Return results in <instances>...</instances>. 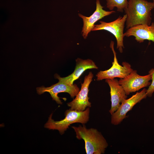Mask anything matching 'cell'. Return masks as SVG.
<instances>
[{
  "label": "cell",
  "instance_id": "obj_1",
  "mask_svg": "<svg viewBox=\"0 0 154 154\" xmlns=\"http://www.w3.org/2000/svg\"><path fill=\"white\" fill-rule=\"evenodd\" d=\"M154 8V3L145 0H128L124 11L127 15L126 27L127 29L135 25H150L151 22V10Z\"/></svg>",
  "mask_w": 154,
  "mask_h": 154
},
{
  "label": "cell",
  "instance_id": "obj_2",
  "mask_svg": "<svg viewBox=\"0 0 154 154\" xmlns=\"http://www.w3.org/2000/svg\"><path fill=\"white\" fill-rule=\"evenodd\" d=\"M72 127L76 133V137L84 141L86 154L104 153L108 145L100 132L96 129H87L84 125Z\"/></svg>",
  "mask_w": 154,
  "mask_h": 154
},
{
  "label": "cell",
  "instance_id": "obj_3",
  "mask_svg": "<svg viewBox=\"0 0 154 154\" xmlns=\"http://www.w3.org/2000/svg\"><path fill=\"white\" fill-rule=\"evenodd\" d=\"M89 113L90 109L88 107L82 111L70 109L65 112V117L59 121H55L53 119L52 114L44 127L49 129L57 130L62 135L72 124L76 123H80L83 124L86 123L89 121Z\"/></svg>",
  "mask_w": 154,
  "mask_h": 154
},
{
  "label": "cell",
  "instance_id": "obj_4",
  "mask_svg": "<svg viewBox=\"0 0 154 154\" xmlns=\"http://www.w3.org/2000/svg\"><path fill=\"white\" fill-rule=\"evenodd\" d=\"M114 41H111L110 45V47L114 55L112 66L108 70L100 71L98 72L96 75L97 80L113 79L116 78H123L133 70L131 68V65L127 62H123L122 65L119 64L117 58L116 53L114 48Z\"/></svg>",
  "mask_w": 154,
  "mask_h": 154
},
{
  "label": "cell",
  "instance_id": "obj_5",
  "mask_svg": "<svg viewBox=\"0 0 154 154\" xmlns=\"http://www.w3.org/2000/svg\"><path fill=\"white\" fill-rule=\"evenodd\" d=\"M127 15L119 16L112 22H106L100 21V24L95 25L92 31L105 30L110 32L115 37L117 41V48L120 52L122 53L124 48L123 38L125 36L123 31Z\"/></svg>",
  "mask_w": 154,
  "mask_h": 154
},
{
  "label": "cell",
  "instance_id": "obj_6",
  "mask_svg": "<svg viewBox=\"0 0 154 154\" xmlns=\"http://www.w3.org/2000/svg\"><path fill=\"white\" fill-rule=\"evenodd\" d=\"M147 90L144 88L140 92H137L130 98L123 101L117 110L111 115V123L114 125H118L127 117V113L137 104L147 98Z\"/></svg>",
  "mask_w": 154,
  "mask_h": 154
},
{
  "label": "cell",
  "instance_id": "obj_7",
  "mask_svg": "<svg viewBox=\"0 0 154 154\" xmlns=\"http://www.w3.org/2000/svg\"><path fill=\"white\" fill-rule=\"evenodd\" d=\"M151 76L149 74L141 76L136 70H133L128 75L119 80V84L124 89L127 95L138 91L141 89L149 86L150 84Z\"/></svg>",
  "mask_w": 154,
  "mask_h": 154
},
{
  "label": "cell",
  "instance_id": "obj_8",
  "mask_svg": "<svg viewBox=\"0 0 154 154\" xmlns=\"http://www.w3.org/2000/svg\"><path fill=\"white\" fill-rule=\"evenodd\" d=\"M36 90L37 93L39 95L46 92L49 93L52 100L59 104H62V102L58 96V93H68L71 98H73L76 96L80 91L79 88L75 84L69 85L59 80L58 83L50 87H45L42 86L37 88Z\"/></svg>",
  "mask_w": 154,
  "mask_h": 154
},
{
  "label": "cell",
  "instance_id": "obj_9",
  "mask_svg": "<svg viewBox=\"0 0 154 154\" xmlns=\"http://www.w3.org/2000/svg\"><path fill=\"white\" fill-rule=\"evenodd\" d=\"M93 77V74L91 72L85 76L83 83L81 84V89L76 98L67 104L71 109L82 111L85 110L87 107H91V103L89 101L88 94L89 86Z\"/></svg>",
  "mask_w": 154,
  "mask_h": 154
},
{
  "label": "cell",
  "instance_id": "obj_10",
  "mask_svg": "<svg viewBox=\"0 0 154 154\" xmlns=\"http://www.w3.org/2000/svg\"><path fill=\"white\" fill-rule=\"evenodd\" d=\"M96 9L90 16L87 17L78 14V16L82 19L83 25L81 31L82 36L84 39L87 37L89 33L92 31L94 27V24L98 20L104 17L115 13L113 10L106 11L103 9L99 0H96Z\"/></svg>",
  "mask_w": 154,
  "mask_h": 154
},
{
  "label": "cell",
  "instance_id": "obj_11",
  "mask_svg": "<svg viewBox=\"0 0 154 154\" xmlns=\"http://www.w3.org/2000/svg\"><path fill=\"white\" fill-rule=\"evenodd\" d=\"M105 81L110 88L111 104L109 112L112 115L119 108L121 103L127 99V96L117 79H106Z\"/></svg>",
  "mask_w": 154,
  "mask_h": 154
},
{
  "label": "cell",
  "instance_id": "obj_12",
  "mask_svg": "<svg viewBox=\"0 0 154 154\" xmlns=\"http://www.w3.org/2000/svg\"><path fill=\"white\" fill-rule=\"evenodd\" d=\"M125 36H133L138 42L141 43L145 40L154 42V22L150 25L138 24L130 27L124 33Z\"/></svg>",
  "mask_w": 154,
  "mask_h": 154
},
{
  "label": "cell",
  "instance_id": "obj_13",
  "mask_svg": "<svg viewBox=\"0 0 154 154\" xmlns=\"http://www.w3.org/2000/svg\"><path fill=\"white\" fill-rule=\"evenodd\" d=\"M76 65L74 72L71 74L65 77H61L58 75H55V77L58 80L67 84H73L74 82L78 79L82 73L88 69H98V67L92 60L87 59L83 60L80 58L76 59Z\"/></svg>",
  "mask_w": 154,
  "mask_h": 154
},
{
  "label": "cell",
  "instance_id": "obj_14",
  "mask_svg": "<svg viewBox=\"0 0 154 154\" xmlns=\"http://www.w3.org/2000/svg\"><path fill=\"white\" fill-rule=\"evenodd\" d=\"M106 7L110 10L112 11L115 7L117 11L122 12L127 7L128 0H106Z\"/></svg>",
  "mask_w": 154,
  "mask_h": 154
},
{
  "label": "cell",
  "instance_id": "obj_15",
  "mask_svg": "<svg viewBox=\"0 0 154 154\" xmlns=\"http://www.w3.org/2000/svg\"><path fill=\"white\" fill-rule=\"evenodd\" d=\"M148 73L151 76V82L148 88L147 89L146 94L147 96L151 97L154 92V68H152L150 70Z\"/></svg>",
  "mask_w": 154,
  "mask_h": 154
},
{
  "label": "cell",
  "instance_id": "obj_16",
  "mask_svg": "<svg viewBox=\"0 0 154 154\" xmlns=\"http://www.w3.org/2000/svg\"><path fill=\"white\" fill-rule=\"evenodd\" d=\"M153 2L154 3V0H153Z\"/></svg>",
  "mask_w": 154,
  "mask_h": 154
}]
</instances>
